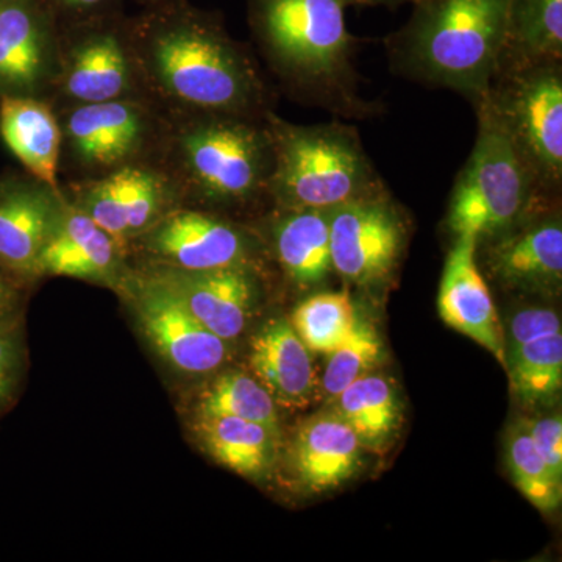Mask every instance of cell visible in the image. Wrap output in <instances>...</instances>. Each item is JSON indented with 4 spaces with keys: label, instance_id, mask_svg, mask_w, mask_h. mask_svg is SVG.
<instances>
[{
    "label": "cell",
    "instance_id": "obj_2",
    "mask_svg": "<svg viewBox=\"0 0 562 562\" xmlns=\"http://www.w3.org/2000/svg\"><path fill=\"white\" fill-rule=\"evenodd\" d=\"M409 20L384 38L392 72L458 92L475 105L497 76L512 0H416Z\"/></svg>",
    "mask_w": 562,
    "mask_h": 562
},
{
    "label": "cell",
    "instance_id": "obj_4",
    "mask_svg": "<svg viewBox=\"0 0 562 562\" xmlns=\"http://www.w3.org/2000/svg\"><path fill=\"white\" fill-rule=\"evenodd\" d=\"M265 125L273 151L269 181L273 209L330 213L387 188L353 125L292 124L272 110L265 114Z\"/></svg>",
    "mask_w": 562,
    "mask_h": 562
},
{
    "label": "cell",
    "instance_id": "obj_6",
    "mask_svg": "<svg viewBox=\"0 0 562 562\" xmlns=\"http://www.w3.org/2000/svg\"><path fill=\"white\" fill-rule=\"evenodd\" d=\"M201 114L180 138L188 187L214 209H247L269 201L273 151L265 117Z\"/></svg>",
    "mask_w": 562,
    "mask_h": 562
},
{
    "label": "cell",
    "instance_id": "obj_34",
    "mask_svg": "<svg viewBox=\"0 0 562 562\" xmlns=\"http://www.w3.org/2000/svg\"><path fill=\"white\" fill-rule=\"evenodd\" d=\"M527 422L528 431L554 479L562 482V420L560 414Z\"/></svg>",
    "mask_w": 562,
    "mask_h": 562
},
{
    "label": "cell",
    "instance_id": "obj_16",
    "mask_svg": "<svg viewBox=\"0 0 562 562\" xmlns=\"http://www.w3.org/2000/svg\"><path fill=\"white\" fill-rule=\"evenodd\" d=\"M168 194L158 173L124 166L106 179L81 188L74 205L125 247L168 213Z\"/></svg>",
    "mask_w": 562,
    "mask_h": 562
},
{
    "label": "cell",
    "instance_id": "obj_37",
    "mask_svg": "<svg viewBox=\"0 0 562 562\" xmlns=\"http://www.w3.org/2000/svg\"><path fill=\"white\" fill-rule=\"evenodd\" d=\"M63 5L72 7V9H91L99 5L103 0H60Z\"/></svg>",
    "mask_w": 562,
    "mask_h": 562
},
{
    "label": "cell",
    "instance_id": "obj_9",
    "mask_svg": "<svg viewBox=\"0 0 562 562\" xmlns=\"http://www.w3.org/2000/svg\"><path fill=\"white\" fill-rule=\"evenodd\" d=\"M127 299L139 330L169 368L184 375H209L228 360V346L195 319L176 292L154 273H133Z\"/></svg>",
    "mask_w": 562,
    "mask_h": 562
},
{
    "label": "cell",
    "instance_id": "obj_19",
    "mask_svg": "<svg viewBox=\"0 0 562 562\" xmlns=\"http://www.w3.org/2000/svg\"><path fill=\"white\" fill-rule=\"evenodd\" d=\"M147 132L146 116L135 103H83L66 124L70 147L80 161L94 168H113L133 157Z\"/></svg>",
    "mask_w": 562,
    "mask_h": 562
},
{
    "label": "cell",
    "instance_id": "obj_11",
    "mask_svg": "<svg viewBox=\"0 0 562 562\" xmlns=\"http://www.w3.org/2000/svg\"><path fill=\"white\" fill-rule=\"evenodd\" d=\"M136 241L160 268L214 271L258 268L260 243L241 225L195 210H169Z\"/></svg>",
    "mask_w": 562,
    "mask_h": 562
},
{
    "label": "cell",
    "instance_id": "obj_20",
    "mask_svg": "<svg viewBox=\"0 0 562 562\" xmlns=\"http://www.w3.org/2000/svg\"><path fill=\"white\" fill-rule=\"evenodd\" d=\"M272 216L269 241L283 276L301 290L319 286L333 272L328 211L273 209Z\"/></svg>",
    "mask_w": 562,
    "mask_h": 562
},
{
    "label": "cell",
    "instance_id": "obj_27",
    "mask_svg": "<svg viewBox=\"0 0 562 562\" xmlns=\"http://www.w3.org/2000/svg\"><path fill=\"white\" fill-rule=\"evenodd\" d=\"M514 395L528 406L549 405L562 387V333L506 350Z\"/></svg>",
    "mask_w": 562,
    "mask_h": 562
},
{
    "label": "cell",
    "instance_id": "obj_24",
    "mask_svg": "<svg viewBox=\"0 0 562 562\" xmlns=\"http://www.w3.org/2000/svg\"><path fill=\"white\" fill-rule=\"evenodd\" d=\"M65 92L80 103L117 101L131 87V63L116 36L92 35L70 52Z\"/></svg>",
    "mask_w": 562,
    "mask_h": 562
},
{
    "label": "cell",
    "instance_id": "obj_21",
    "mask_svg": "<svg viewBox=\"0 0 562 562\" xmlns=\"http://www.w3.org/2000/svg\"><path fill=\"white\" fill-rule=\"evenodd\" d=\"M49 44L31 0H0V90L24 95L49 66Z\"/></svg>",
    "mask_w": 562,
    "mask_h": 562
},
{
    "label": "cell",
    "instance_id": "obj_33",
    "mask_svg": "<svg viewBox=\"0 0 562 562\" xmlns=\"http://www.w3.org/2000/svg\"><path fill=\"white\" fill-rule=\"evenodd\" d=\"M561 333V319L550 308H525L514 314L506 350Z\"/></svg>",
    "mask_w": 562,
    "mask_h": 562
},
{
    "label": "cell",
    "instance_id": "obj_32",
    "mask_svg": "<svg viewBox=\"0 0 562 562\" xmlns=\"http://www.w3.org/2000/svg\"><path fill=\"white\" fill-rule=\"evenodd\" d=\"M29 369L24 313L0 321V417L13 408Z\"/></svg>",
    "mask_w": 562,
    "mask_h": 562
},
{
    "label": "cell",
    "instance_id": "obj_5",
    "mask_svg": "<svg viewBox=\"0 0 562 562\" xmlns=\"http://www.w3.org/2000/svg\"><path fill=\"white\" fill-rule=\"evenodd\" d=\"M473 110L479 124L475 144L454 180L446 228L453 238L471 235L479 243L505 232L536 206L561 198L539 187L487 95Z\"/></svg>",
    "mask_w": 562,
    "mask_h": 562
},
{
    "label": "cell",
    "instance_id": "obj_8",
    "mask_svg": "<svg viewBox=\"0 0 562 562\" xmlns=\"http://www.w3.org/2000/svg\"><path fill=\"white\" fill-rule=\"evenodd\" d=\"M333 272L358 288H379L397 272L409 220L390 188L328 213Z\"/></svg>",
    "mask_w": 562,
    "mask_h": 562
},
{
    "label": "cell",
    "instance_id": "obj_36",
    "mask_svg": "<svg viewBox=\"0 0 562 562\" xmlns=\"http://www.w3.org/2000/svg\"><path fill=\"white\" fill-rule=\"evenodd\" d=\"M416 0H347L349 5L360 7H387V9H397L403 3H414Z\"/></svg>",
    "mask_w": 562,
    "mask_h": 562
},
{
    "label": "cell",
    "instance_id": "obj_23",
    "mask_svg": "<svg viewBox=\"0 0 562 562\" xmlns=\"http://www.w3.org/2000/svg\"><path fill=\"white\" fill-rule=\"evenodd\" d=\"M0 135L36 180L57 187L61 132L44 103L5 94L0 102Z\"/></svg>",
    "mask_w": 562,
    "mask_h": 562
},
{
    "label": "cell",
    "instance_id": "obj_17",
    "mask_svg": "<svg viewBox=\"0 0 562 562\" xmlns=\"http://www.w3.org/2000/svg\"><path fill=\"white\" fill-rule=\"evenodd\" d=\"M362 443L349 425L328 412L303 422L290 447V468L302 490L321 494L336 490L357 473Z\"/></svg>",
    "mask_w": 562,
    "mask_h": 562
},
{
    "label": "cell",
    "instance_id": "obj_10",
    "mask_svg": "<svg viewBox=\"0 0 562 562\" xmlns=\"http://www.w3.org/2000/svg\"><path fill=\"white\" fill-rule=\"evenodd\" d=\"M487 277L503 290L558 295L562 286L561 201L542 203L505 232L476 243Z\"/></svg>",
    "mask_w": 562,
    "mask_h": 562
},
{
    "label": "cell",
    "instance_id": "obj_30",
    "mask_svg": "<svg viewBox=\"0 0 562 562\" xmlns=\"http://www.w3.org/2000/svg\"><path fill=\"white\" fill-rule=\"evenodd\" d=\"M509 473L517 490L539 512L549 514L561 506L562 482L554 479L532 442L527 422L513 428L508 438Z\"/></svg>",
    "mask_w": 562,
    "mask_h": 562
},
{
    "label": "cell",
    "instance_id": "obj_13",
    "mask_svg": "<svg viewBox=\"0 0 562 562\" xmlns=\"http://www.w3.org/2000/svg\"><path fill=\"white\" fill-rule=\"evenodd\" d=\"M124 247L79 206L66 201L57 227L41 251L38 276L70 277L122 294L133 279Z\"/></svg>",
    "mask_w": 562,
    "mask_h": 562
},
{
    "label": "cell",
    "instance_id": "obj_3",
    "mask_svg": "<svg viewBox=\"0 0 562 562\" xmlns=\"http://www.w3.org/2000/svg\"><path fill=\"white\" fill-rule=\"evenodd\" d=\"M144 66L162 94L199 113L265 117L271 92L257 61L216 22L184 18L147 41Z\"/></svg>",
    "mask_w": 562,
    "mask_h": 562
},
{
    "label": "cell",
    "instance_id": "obj_15",
    "mask_svg": "<svg viewBox=\"0 0 562 562\" xmlns=\"http://www.w3.org/2000/svg\"><path fill=\"white\" fill-rule=\"evenodd\" d=\"M150 272L168 284L192 316L222 341L235 342L257 308V268L180 271L155 266Z\"/></svg>",
    "mask_w": 562,
    "mask_h": 562
},
{
    "label": "cell",
    "instance_id": "obj_12",
    "mask_svg": "<svg viewBox=\"0 0 562 562\" xmlns=\"http://www.w3.org/2000/svg\"><path fill=\"white\" fill-rule=\"evenodd\" d=\"M65 203L57 187L43 181L0 180V269L21 286L40 279L41 251Z\"/></svg>",
    "mask_w": 562,
    "mask_h": 562
},
{
    "label": "cell",
    "instance_id": "obj_18",
    "mask_svg": "<svg viewBox=\"0 0 562 562\" xmlns=\"http://www.w3.org/2000/svg\"><path fill=\"white\" fill-rule=\"evenodd\" d=\"M310 353L291 322L272 319L251 338L250 373L271 394L277 406L306 408L317 387Z\"/></svg>",
    "mask_w": 562,
    "mask_h": 562
},
{
    "label": "cell",
    "instance_id": "obj_22",
    "mask_svg": "<svg viewBox=\"0 0 562 562\" xmlns=\"http://www.w3.org/2000/svg\"><path fill=\"white\" fill-rule=\"evenodd\" d=\"M194 435L203 452L244 479H266L279 454L280 432L257 422L194 416Z\"/></svg>",
    "mask_w": 562,
    "mask_h": 562
},
{
    "label": "cell",
    "instance_id": "obj_7",
    "mask_svg": "<svg viewBox=\"0 0 562 562\" xmlns=\"http://www.w3.org/2000/svg\"><path fill=\"white\" fill-rule=\"evenodd\" d=\"M487 99L539 187L561 198L562 61L501 69Z\"/></svg>",
    "mask_w": 562,
    "mask_h": 562
},
{
    "label": "cell",
    "instance_id": "obj_1",
    "mask_svg": "<svg viewBox=\"0 0 562 562\" xmlns=\"http://www.w3.org/2000/svg\"><path fill=\"white\" fill-rule=\"evenodd\" d=\"M347 0H249V22L262 57L303 105L347 120L382 113L362 98L355 65L358 38L347 27Z\"/></svg>",
    "mask_w": 562,
    "mask_h": 562
},
{
    "label": "cell",
    "instance_id": "obj_31",
    "mask_svg": "<svg viewBox=\"0 0 562 562\" xmlns=\"http://www.w3.org/2000/svg\"><path fill=\"white\" fill-rule=\"evenodd\" d=\"M383 357V344L375 327L368 321H358L346 342L328 353L322 376V391L328 401L341 394L351 383L375 371Z\"/></svg>",
    "mask_w": 562,
    "mask_h": 562
},
{
    "label": "cell",
    "instance_id": "obj_26",
    "mask_svg": "<svg viewBox=\"0 0 562 562\" xmlns=\"http://www.w3.org/2000/svg\"><path fill=\"white\" fill-rule=\"evenodd\" d=\"M542 61H562V0H512L498 70Z\"/></svg>",
    "mask_w": 562,
    "mask_h": 562
},
{
    "label": "cell",
    "instance_id": "obj_28",
    "mask_svg": "<svg viewBox=\"0 0 562 562\" xmlns=\"http://www.w3.org/2000/svg\"><path fill=\"white\" fill-rule=\"evenodd\" d=\"M276 401L251 373H220L199 392L194 416L236 417L257 422L280 432Z\"/></svg>",
    "mask_w": 562,
    "mask_h": 562
},
{
    "label": "cell",
    "instance_id": "obj_29",
    "mask_svg": "<svg viewBox=\"0 0 562 562\" xmlns=\"http://www.w3.org/2000/svg\"><path fill=\"white\" fill-rule=\"evenodd\" d=\"M358 321L349 292L327 291L305 299L292 313L291 325L306 349L328 355L347 341Z\"/></svg>",
    "mask_w": 562,
    "mask_h": 562
},
{
    "label": "cell",
    "instance_id": "obj_35",
    "mask_svg": "<svg viewBox=\"0 0 562 562\" xmlns=\"http://www.w3.org/2000/svg\"><path fill=\"white\" fill-rule=\"evenodd\" d=\"M24 313V286L0 269V321Z\"/></svg>",
    "mask_w": 562,
    "mask_h": 562
},
{
    "label": "cell",
    "instance_id": "obj_25",
    "mask_svg": "<svg viewBox=\"0 0 562 562\" xmlns=\"http://www.w3.org/2000/svg\"><path fill=\"white\" fill-rule=\"evenodd\" d=\"M331 412L355 431L364 449L382 452L402 424V403L390 380L369 373L331 401Z\"/></svg>",
    "mask_w": 562,
    "mask_h": 562
},
{
    "label": "cell",
    "instance_id": "obj_14",
    "mask_svg": "<svg viewBox=\"0 0 562 562\" xmlns=\"http://www.w3.org/2000/svg\"><path fill=\"white\" fill-rule=\"evenodd\" d=\"M438 310L449 327L482 346L506 368L505 333L471 235L453 238L439 284Z\"/></svg>",
    "mask_w": 562,
    "mask_h": 562
}]
</instances>
